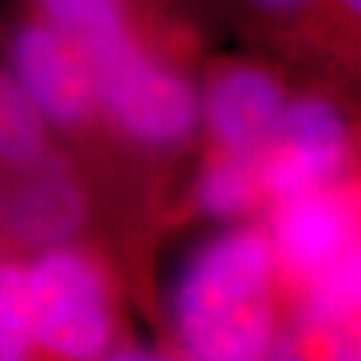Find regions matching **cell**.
Instances as JSON below:
<instances>
[{
	"label": "cell",
	"mask_w": 361,
	"mask_h": 361,
	"mask_svg": "<svg viewBox=\"0 0 361 361\" xmlns=\"http://www.w3.org/2000/svg\"><path fill=\"white\" fill-rule=\"evenodd\" d=\"M345 3H348V6H350V8H353L356 13H361V0H345Z\"/></svg>",
	"instance_id": "9a60e30c"
},
{
	"label": "cell",
	"mask_w": 361,
	"mask_h": 361,
	"mask_svg": "<svg viewBox=\"0 0 361 361\" xmlns=\"http://www.w3.org/2000/svg\"><path fill=\"white\" fill-rule=\"evenodd\" d=\"M97 97L134 140L174 145L185 140L198 118L193 89L180 75L145 59L131 43L91 67Z\"/></svg>",
	"instance_id": "3957f363"
},
{
	"label": "cell",
	"mask_w": 361,
	"mask_h": 361,
	"mask_svg": "<svg viewBox=\"0 0 361 361\" xmlns=\"http://www.w3.org/2000/svg\"><path fill=\"white\" fill-rule=\"evenodd\" d=\"M319 279V286L310 300V322L335 335L340 326L356 324L345 343L348 356H361V252L350 249L332 268H326Z\"/></svg>",
	"instance_id": "30bf717a"
},
{
	"label": "cell",
	"mask_w": 361,
	"mask_h": 361,
	"mask_svg": "<svg viewBox=\"0 0 361 361\" xmlns=\"http://www.w3.org/2000/svg\"><path fill=\"white\" fill-rule=\"evenodd\" d=\"M35 343L67 359L99 356L110 340L107 295L94 265L54 249L27 273Z\"/></svg>",
	"instance_id": "7a4b0ae2"
},
{
	"label": "cell",
	"mask_w": 361,
	"mask_h": 361,
	"mask_svg": "<svg viewBox=\"0 0 361 361\" xmlns=\"http://www.w3.org/2000/svg\"><path fill=\"white\" fill-rule=\"evenodd\" d=\"M252 190H255V177L249 169V158L235 155L231 161L214 164L204 174L198 198L207 212L217 214V217H231L249 207Z\"/></svg>",
	"instance_id": "4fadbf2b"
},
{
	"label": "cell",
	"mask_w": 361,
	"mask_h": 361,
	"mask_svg": "<svg viewBox=\"0 0 361 361\" xmlns=\"http://www.w3.org/2000/svg\"><path fill=\"white\" fill-rule=\"evenodd\" d=\"M43 153V116L19 80L0 73V161L35 164Z\"/></svg>",
	"instance_id": "8fae6325"
},
{
	"label": "cell",
	"mask_w": 361,
	"mask_h": 361,
	"mask_svg": "<svg viewBox=\"0 0 361 361\" xmlns=\"http://www.w3.org/2000/svg\"><path fill=\"white\" fill-rule=\"evenodd\" d=\"M259 3H265L268 8H295V6L305 3V0H259Z\"/></svg>",
	"instance_id": "5bb4252c"
},
{
	"label": "cell",
	"mask_w": 361,
	"mask_h": 361,
	"mask_svg": "<svg viewBox=\"0 0 361 361\" xmlns=\"http://www.w3.org/2000/svg\"><path fill=\"white\" fill-rule=\"evenodd\" d=\"M56 32H62L80 56L89 73L94 65L126 46L123 16L118 0H40Z\"/></svg>",
	"instance_id": "9c48e42d"
},
{
	"label": "cell",
	"mask_w": 361,
	"mask_h": 361,
	"mask_svg": "<svg viewBox=\"0 0 361 361\" xmlns=\"http://www.w3.org/2000/svg\"><path fill=\"white\" fill-rule=\"evenodd\" d=\"M83 198L59 174H40L19 188L8 207L11 231L32 246H56L80 228Z\"/></svg>",
	"instance_id": "ba28073f"
},
{
	"label": "cell",
	"mask_w": 361,
	"mask_h": 361,
	"mask_svg": "<svg viewBox=\"0 0 361 361\" xmlns=\"http://www.w3.org/2000/svg\"><path fill=\"white\" fill-rule=\"evenodd\" d=\"M279 246L295 271L322 276L350 252V219L340 204L313 190L284 198Z\"/></svg>",
	"instance_id": "52a82bcc"
},
{
	"label": "cell",
	"mask_w": 361,
	"mask_h": 361,
	"mask_svg": "<svg viewBox=\"0 0 361 361\" xmlns=\"http://www.w3.org/2000/svg\"><path fill=\"white\" fill-rule=\"evenodd\" d=\"M281 113V91L257 70H235L225 75L209 97V123L219 142L246 158L268 147Z\"/></svg>",
	"instance_id": "8992f818"
},
{
	"label": "cell",
	"mask_w": 361,
	"mask_h": 361,
	"mask_svg": "<svg viewBox=\"0 0 361 361\" xmlns=\"http://www.w3.org/2000/svg\"><path fill=\"white\" fill-rule=\"evenodd\" d=\"M35 345V322L27 273L0 265V361L25 359Z\"/></svg>",
	"instance_id": "7c38bea8"
},
{
	"label": "cell",
	"mask_w": 361,
	"mask_h": 361,
	"mask_svg": "<svg viewBox=\"0 0 361 361\" xmlns=\"http://www.w3.org/2000/svg\"><path fill=\"white\" fill-rule=\"evenodd\" d=\"M13 78L35 102L40 116L78 123L97 99L89 65L54 27H27L13 43Z\"/></svg>",
	"instance_id": "5b68a950"
},
{
	"label": "cell",
	"mask_w": 361,
	"mask_h": 361,
	"mask_svg": "<svg viewBox=\"0 0 361 361\" xmlns=\"http://www.w3.org/2000/svg\"><path fill=\"white\" fill-rule=\"evenodd\" d=\"M271 246L257 233H233L204 249L185 273L174 319L195 359H257L268 348Z\"/></svg>",
	"instance_id": "6da1fadb"
},
{
	"label": "cell",
	"mask_w": 361,
	"mask_h": 361,
	"mask_svg": "<svg viewBox=\"0 0 361 361\" xmlns=\"http://www.w3.org/2000/svg\"><path fill=\"white\" fill-rule=\"evenodd\" d=\"M271 161L262 169V180L279 198L316 190L348 153L345 123L324 102H300L281 113L273 134Z\"/></svg>",
	"instance_id": "277c9868"
}]
</instances>
